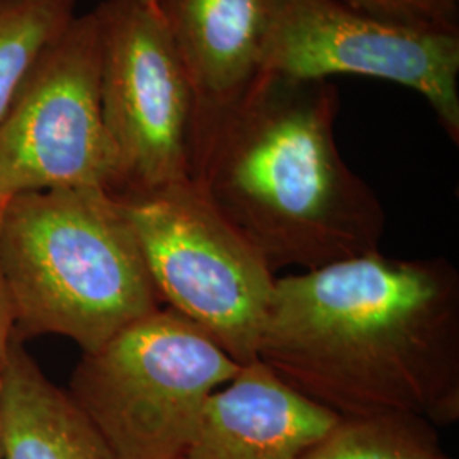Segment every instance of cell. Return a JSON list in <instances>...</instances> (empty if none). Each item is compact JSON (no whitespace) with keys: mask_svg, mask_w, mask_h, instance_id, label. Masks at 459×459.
I'll return each instance as SVG.
<instances>
[{"mask_svg":"<svg viewBox=\"0 0 459 459\" xmlns=\"http://www.w3.org/2000/svg\"><path fill=\"white\" fill-rule=\"evenodd\" d=\"M339 420L254 361L210 396L184 459H301Z\"/></svg>","mask_w":459,"mask_h":459,"instance_id":"cell-10","label":"cell"},{"mask_svg":"<svg viewBox=\"0 0 459 459\" xmlns=\"http://www.w3.org/2000/svg\"><path fill=\"white\" fill-rule=\"evenodd\" d=\"M4 203L5 199H0V235H2V216H4ZM14 339V320L11 310V298L7 290V281L4 274L2 265V250H0V366L7 356V351Z\"/></svg>","mask_w":459,"mask_h":459,"instance_id":"cell-15","label":"cell"},{"mask_svg":"<svg viewBox=\"0 0 459 459\" xmlns=\"http://www.w3.org/2000/svg\"><path fill=\"white\" fill-rule=\"evenodd\" d=\"M429 424L415 415L341 419L301 459H451Z\"/></svg>","mask_w":459,"mask_h":459,"instance_id":"cell-13","label":"cell"},{"mask_svg":"<svg viewBox=\"0 0 459 459\" xmlns=\"http://www.w3.org/2000/svg\"><path fill=\"white\" fill-rule=\"evenodd\" d=\"M100 106L116 155L113 196L191 181L195 96L162 17L142 0H104Z\"/></svg>","mask_w":459,"mask_h":459,"instance_id":"cell-6","label":"cell"},{"mask_svg":"<svg viewBox=\"0 0 459 459\" xmlns=\"http://www.w3.org/2000/svg\"><path fill=\"white\" fill-rule=\"evenodd\" d=\"M278 0H155L195 96L191 152L263 74Z\"/></svg>","mask_w":459,"mask_h":459,"instance_id":"cell-9","label":"cell"},{"mask_svg":"<svg viewBox=\"0 0 459 459\" xmlns=\"http://www.w3.org/2000/svg\"><path fill=\"white\" fill-rule=\"evenodd\" d=\"M0 459H2V420H0Z\"/></svg>","mask_w":459,"mask_h":459,"instance_id":"cell-17","label":"cell"},{"mask_svg":"<svg viewBox=\"0 0 459 459\" xmlns=\"http://www.w3.org/2000/svg\"><path fill=\"white\" fill-rule=\"evenodd\" d=\"M0 250L22 342L62 335L87 354L162 308L132 223L104 189L5 199Z\"/></svg>","mask_w":459,"mask_h":459,"instance_id":"cell-3","label":"cell"},{"mask_svg":"<svg viewBox=\"0 0 459 459\" xmlns=\"http://www.w3.org/2000/svg\"><path fill=\"white\" fill-rule=\"evenodd\" d=\"M77 0H0V121L43 51L64 33Z\"/></svg>","mask_w":459,"mask_h":459,"instance_id":"cell-12","label":"cell"},{"mask_svg":"<svg viewBox=\"0 0 459 459\" xmlns=\"http://www.w3.org/2000/svg\"><path fill=\"white\" fill-rule=\"evenodd\" d=\"M116 199L132 223L160 301L240 366L257 361L278 278L257 248L191 181Z\"/></svg>","mask_w":459,"mask_h":459,"instance_id":"cell-5","label":"cell"},{"mask_svg":"<svg viewBox=\"0 0 459 459\" xmlns=\"http://www.w3.org/2000/svg\"><path fill=\"white\" fill-rule=\"evenodd\" d=\"M377 21L426 33H459V0H341Z\"/></svg>","mask_w":459,"mask_h":459,"instance_id":"cell-14","label":"cell"},{"mask_svg":"<svg viewBox=\"0 0 459 459\" xmlns=\"http://www.w3.org/2000/svg\"><path fill=\"white\" fill-rule=\"evenodd\" d=\"M240 364L172 308L82 354L68 394L117 459H184L210 396Z\"/></svg>","mask_w":459,"mask_h":459,"instance_id":"cell-4","label":"cell"},{"mask_svg":"<svg viewBox=\"0 0 459 459\" xmlns=\"http://www.w3.org/2000/svg\"><path fill=\"white\" fill-rule=\"evenodd\" d=\"M263 74L295 81L351 74L403 85L426 99L459 143V33L405 30L341 0H278Z\"/></svg>","mask_w":459,"mask_h":459,"instance_id":"cell-8","label":"cell"},{"mask_svg":"<svg viewBox=\"0 0 459 459\" xmlns=\"http://www.w3.org/2000/svg\"><path fill=\"white\" fill-rule=\"evenodd\" d=\"M330 81L261 77L203 133L191 182L276 274L310 271L377 252L386 213L345 164Z\"/></svg>","mask_w":459,"mask_h":459,"instance_id":"cell-2","label":"cell"},{"mask_svg":"<svg viewBox=\"0 0 459 459\" xmlns=\"http://www.w3.org/2000/svg\"><path fill=\"white\" fill-rule=\"evenodd\" d=\"M0 420L2 459H117L17 337L0 366Z\"/></svg>","mask_w":459,"mask_h":459,"instance_id":"cell-11","label":"cell"},{"mask_svg":"<svg viewBox=\"0 0 459 459\" xmlns=\"http://www.w3.org/2000/svg\"><path fill=\"white\" fill-rule=\"evenodd\" d=\"M145 5L148 7H152V9H155V0H142Z\"/></svg>","mask_w":459,"mask_h":459,"instance_id":"cell-16","label":"cell"},{"mask_svg":"<svg viewBox=\"0 0 459 459\" xmlns=\"http://www.w3.org/2000/svg\"><path fill=\"white\" fill-rule=\"evenodd\" d=\"M257 361L341 419L459 417V273L379 250L276 278Z\"/></svg>","mask_w":459,"mask_h":459,"instance_id":"cell-1","label":"cell"},{"mask_svg":"<svg viewBox=\"0 0 459 459\" xmlns=\"http://www.w3.org/2000/svg\"><path fill=\"white\" fill-rule=\"evenodd\" d=\"M116 155L100 106L94 11L75 16L0 121V199L65 187L115 191Z\"/></svg>","mask_w":459,"mask_h":459,"instance_id":"cell-7","label":"cell"}]
</instances>
